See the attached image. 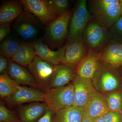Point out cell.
Here are the masks:
<instances>
[{
  "label": "cell",
  "instance_id": "obj_1",
  "mask_svg": "<svg viewBox=\"0 0 122 122\" xmlns=\"http://www.w3.org/2000/svg\"><path fill=\"white\" fill-rule=\"evenodd\" d=\"M86 4L92 18L108 30L122 15L120 0H90Z\"/></svg>",
  "mask_w": 122,
  "mask_h": 122
},
{
  "label": "cell",
  "instance_id": "obj_2",
  "mask_svg": "<svg viewBox=\"0 0 122 122\" xmlns=\"http://www.w3.org/2000/svg\"><path fill=\"white\" fill-rule=\"evenodd\" d=\"M87 0L77 1L70 20L67 43L82 41L83 33L92 18L87 8Z\"/></svg>",
  "mask_w": 122,
  "mask_h": 122
},
{
  "label": "cell",
  "instance_id": "obj_3",
  "mask_svg": "<svg viewBox=\"0 0 122 122\" xmlns=\"http://www.w3.org/2000/svg\"><path fill=\"white\" fill-rule=\"evenodd\" d=\"M82 41L90 50L99 54L111 41L109 30L92 18L85 28Z\"/></svg>",
  "mask_w": 122,
  "mask_h": 122
},
{
  "label": "cell",
  "instance_id": "obj_4",
  "mask_svg": "<svg viewBox=\"0 0 122 122\" xmlns=\"http://www.w3.org/2000/svg\"><path fill=\"white\" fill-rule=\"evenodd\" d=\"M74 88L73 84L51 88L45 94V102L48 109L56 113L62 109L74 105Z\"/></svg>",
  "mask_w": 122,
  "mask_h": 122
},
{
  "label": "cell",
  "instance_id": "obj_5",
  "mask_svg": "<svg viewBox=\"0 0 122 122\" xmlns=\"http://www.w3.org/2000/svg\"><path fill=\"white\" fill-rule=\"evenodd\" d=\"M73 10L59 16L48 25L46 36L49 43L53 47H59L67 39L69 25Z\"/></svg>",
  "mask_w": 122,
  "mask_h": 122
},
{
  "label": "cell",
  "instance_id": "obj_6",
  "mask_svg": "<svg viewBox=\"0 0 122 122\" xmlns=\"http://www.w3.org/2000/svg\"><path fill=\"white\" fill-rule=\"evenodd\" d=\"M27 68L41 90L45 94L50 89L55 65L36 56Z\"/></svg>",
  "mask_w": 122,
  "mask_h": 122
},
{
  "label": "cell",
  "instance_id": "obj_7",
  "mask_svg": "<svg viewBox=\"0 0 122 122\" xmlns=\"http://www.w3.org/2000/svg\"><path fill=\"white\" fill-rule=\"evenodd\" d=\"M61 64L75 71L88 54L90 50L83 41L66 43Z\"/></svg>",
  "mask_w": 122,
  "mask_h": 122
},
{
  "label": "cell",
  "instance_id": "obj_8",
  "mask_svg": "<svg viewBox=\"0 0 122 122\" xmlns=\"http://www.w3.org/2000/svg\"><path fill=\"white\" fill-rule=\"evenodd\" d=\"M36 18L28 11L24 10L15 20L14 29L20 37L25 40H30L36 36L39 32V26Z\"/></svg>",
  "mask_w": 122,
  "mask_h": 122
},
{
  "label": "cell",
  "instance_id": "obj_9",
  "mask_svg": "<svg viewBox=\"0 0 122 122\" xmlns=\"http://www.w3.org/2000/svg\"><path fill=\"white\" fill-rule=\"evenodd\" d=\"M73 84L74 88L73 105L85 108L97 92L93 86L91 79L82 78L75 75Z\"/></svg>",
  "mask_w": 122,
  "mask_h": 122
},
{
  "label": "cell",
  "instance_id": "obj_10",
  "mask_svg": "<svg viewBox=\"0 0 122 122\" xmlns=\"http://www.w3.org/2000/svg\"><path fill=\"white\" fill-rule=\"evenodd\" d=\"M45 99V94L41 90L20 86L12 95L3 99L9 105L15 106L25 103L44 102Z\"/></svg>",
  "mask_w": 122,
  "mask_h": 122
},
{
  "label": "cell",
  "instance_id": "obj_11",
  "mask_svg": "<svg viewBox=\"0 0 122 122\" xmlns=\"http://www.w3.org/2000/svg\"><path fill=\"white\" fill-rule=\"evenodd\" d=\"M24 10L34 15L43 24L49 25L58 17L49 10L46 0H21Z\"/></svg>",
  "mask_w": 122,
  "mask_h": 122
},
{
  "label": "cell",
  "instance_id": "obj_12",
  "mask_svg": "<svg viewBox=\"0 0 122 122\" xmlns=\"http://www.w3.org/2000/svg\"><path fill=\"white\" fill-rule=\"evenodd\" d=\"M7 73L19 85H27L41 90L29 70L11 60L9 61Z\"/></svg>",
  "mask_w": 122,
  "mask_h": 122
},
{
  "label": "cell",
  "instance_id": "obj_13",
  "mask_svg": "<svg viewBox=\"0 0 122 122\" xmlns=\"http://www.w3.org/2000/svg\"><path fill=\"white\" fill-rule=\"evenodd\" d=\"M100 62L98 54L90 50L75 71V75L82 78L91 79L98 70Z\"/></svg>",
  "mask_w": 122,
  "mask_h": 122
},
{
  "label": "cell",
  "instance_id": "obj_14",
  "mask_svg": "<svg viewBox=\"0 0 122 122\" xmlns=\"http://www.w3.org/2000/svg\"><path fill=\"white\" fill-rule=\"evenodd\" d=\"M18 114L21 122H36L48 109L45 102H34L20 106Z\"/></svg>",
  "mask_w": 122,
  "mask_h": 122
},
{
  "label": "cell",
  "instance_id": "obj_15",
  "mask_svg": "<svg viewBox=\"0 0 122 122\" xmlns=\"http://www.w3.org/2000/svg\"><path fill=\"white\" fill-rule=\"evenodd\" d=\"M100 61L114 67H122V42L111 41L99 54Z\"/></svg>",
  "mask_w": 122,
  "mask_h": 122
},
{
  "label": "cell",
  "instance_id": "obj_16",
  "mask_svg": "<svg viewBox=\"0 0 122 122\" xmlns=\"http://www.w3.org/2000/svg\"><path fill=\"white\" fill-rule=\"evenodd\" d=\"M109 110L106 97L97 92L85 107L84 117L93 119Z\"/></svg>",
  "mask_w": 122,
  "mask_h": 122
},
{
  "label": "cell",
  "instance_id": "obj_17",
  "mask_svg": "<svg viewBox=\"0 0 122 122\" xmlns=\"http://www.w3.org/2000/svg\"><path fill=\"white\" fill-rule=\"evenodd\" d=\"M34 48L37 56L54 65L61 64L65 50V46L56 51L51 50L41 42L36 41L30 44Z\"/></svg>",
  "mask_w": 122,
  "mask_h": 122
},
{
  "label": "cell",
  "instance_id": "obj_18",
  "mask_svg": "<svg viewBox=\"0 0 122 122\" xmlns=\"http://www.w3.org/2000/svg\"><path fill=\"white\" fill-rule=\"evenodd\" d=\"M20 1L7 0L1 4L0 7V24H10L24 12Z\"/></svg>",
  "mask_w": 122,
  "mask_h": 122
},
{
  "label": "cell",
  "instance_id": "obj_19",
  "mask_svg": "<svg viewBox=\"0 0 122 122\" xmlns=\"http://www.w3.org/2000/svg\"><path fill=\"white\" fill-rule=\"evenodd\" d=\"M75 71L63 64L55 65L54 72L51 80L50 89L62 87L73 81Z\"/></svg>",
  "mask_w": 122,
  "mask_h": 122
},
{
  "label": "cell",
  "instance_id": "obj_20",
  "mask_svg": "<svg viewBox=\"0 0 122 122\" xmlns=\"http://www.w3.org/2000/svg\"><path fill=\"white\" fill-rule=\"evenodd\" d=\"M84 112L85 108L73 105L56 113L53 122H81Z\"/></svg>",
  "mask_w": 122,
  "mask_h": 122
},
{
  "label": "cell",
  "instance_id": "obj_21",
  "mask_svg": "<svg viewBox=\"0 0 122 122\" xmlns=\"http://www.w3.org/2000/svg\"><path fill=\"white\" fill-rule=\"evenodd\" d=\"M37 56L34 48L30 44L21 43L19 49L11 61L28 67Z\"/></svg>",
  "mask_w": 122,
  "mask_h": 122
},
{
  "label": "cell",
  "instance_id": "obj_22",
  "mask_svg": "<svg viewBox=\"0 0 122 122\" xmlns=\"http://www.w3.org/2000/svg\"><path fill=\"white\" fill-rule=\"evenodd\" d=\"M20 85L12 79L7 72L0 75V96L2 99L10 97L16 91Z\"/></svg>",
  "mask_w": 122,
  "mask_h": 122
},
{
  "label": "cell",
  "instance_id": "obj_23",
  "mask_svg": "<svg viewBox=\"0 0 122 122\" xmlns=\"http://www.w3.org/2000/svg\"><path fill=\"white\" fill-rule=\"evenodd\" d=\"M21 43L12 37L5 38L1 42L0 46L1 55L11 60L19 49Z\"/></svg>",
  "mask_w": 122,
  "mask_h": 122
},
{
  "label": "cell",
  "instance_id": "obj_24",
  "mask_svg": "<svg viewBox=\"0 0 122 122\" xmlns=\"http://www.w3.org/2000/svg\"><path fill=\"white\" fill-rule=\"evenodd\" d=\"M46 5L50 12L57 17L71 10L68 0H46Z\"/></svg>",
  "mask_w": 122,
  "mask_h": 122
},
{
  "label": "cell",
  "instance_id": "obj_25",
  "mask_svg": "<svg viewBox=\"0 0 122 122\" xmlns=\"http://www.w3.org/2000/svg\"><path fill=\"white\" fill-rule=\"evenodd\" d=\"M109 110L111 111L120 112L122 106V96L118 93H109L106 97Z\"/></svg>",
  "mask_w": 122,
  "mask_h": 122
},
{
  "label": "cell",
  "instance_id": "obj_26",
  "mask_svg": "<svg viewBox=\"0 0 122 122\" xmlns=\"http://www.w3.org/2000/svg\"><path fill=\"white\" fill-rule=\"evenodd\" d=\"M108 30L111 41L122 42V15Z\"/></svg>",
  "mask_w": 122,
  "mask_h": 122
},
{
  "label": "cell",
  "instance_id": "obj_27",
  "mask_svg": "<svg viewBox=\"0 0 122 122\" xmlns=\"http://www.w3.org/2000/svg\"><path fill=\"white\" fill-rule=\"evenodd\" d=\"M0 122H21L14 113L7 109L1 99L0 101Z\"/></svg>",
  "mask_w": 122,
  "mask_h": 122
},
{
  "label": "cell",
  "instance_id": "obj_28",
  "mask_svg": "<svg viewBox=\"0 0 122 122\" xmlns=\"http://www.w3.org/2000/svg\"><path fill=\"white\" fill-rule=\"evenodd\" d=\"M103 117L105 122H122V115L120 112L109 110Z\"/></svg>",
  "mask_w": 122,
  "mask_h": 122
},
{
  "label": "cell",
  "instance_id": "obj_29",
  "mask_svg": "<svg viewBox=\"0 0 122 122\" xmlns=\"http://www.w3.org/2000/svg\"><path fill=\"white\" fill-rule=\"evenodd\" d=\"M55 113L48 109L45 113L36 122H53Z\"/></svg>",
  "mask_w": 122,
  "mask_h": 122
},
{
  "label": "cell",
  "instance_id": "obj_30",
  "mask_svg": "<svg viewBox=\"0 0 122 122\" xmlns=\"http://www.w3.org/2000/svg\"><path fill=\"white\" fill-rule=\"evenodd\" d=\"M10 24L0 25V42H1L11 32Z\"/></svg>",
  "mask_w": 122,
  "mask_h": 122
},
{
  "label": "cell",
  "instance_id": "obj_31",
  "mask_svg": "<svg viewBox=\"0 0 122 122\" xmlns=\"http://www.w3.org/2000/svg\"><path fill=\"white\" fill-rule=\"evenodd\" d=\"M8 59L2 55L0 56V74L7 72L9 63Z\"/></svg>",
  "mask_w": 122,
  "mask_h": 122
},
{
  "label": "cell",
  "instance_id": "obj_32",
  "mask_svg": "<svg viewBox=\"0 0 122 122\" xmlns=\"http://www.w3.org/2000/svg\"><path fill=\"white\" fill-rule=\"evenodd\" d=\"M93 122H105L103 116L94 119H93Z\"/></svg>",
  "mask_w": 122,
  "mask_h": 122
},
{
  "label": "cell",
  "instance_id": "obj_33",
  "mask_svg": "<svg viewBox=\"0 0 122 122\" xmlns=\"http://www.w3.org/2000/svg\"><path fill=\"white\" fill-rule=\"evenodd\" d=\"M93 119L84 117L81 122H93Z\"/></svg>",
  "mask_w": 122,
  "mask_h": 122
},
{
  "label": "cell",
  "instance_id": "obj_34",
  "mask_svg": "<svg viewBox=\"0 0 122 122\" xmlns=\"http://www.w3.org/2000/svg\"><path fill=\"white\" fill-rule=\"evenodd\" d=\"M120 5H121V6L122 7V0H120Z\"/></svg>",
  "mask_w": 122,
  "mask_h": 122
},
{
  "label": "cell",
  "instance_id": "obj_35",
  "mask_svg": "<svg viewBox=\"0 0 122 122\" xmlns=\"http://www.w3.org/2000/svg\"><path fill=\"white\" fill-rule=\"evenodd\" d=\"M120 113H121V114H122V110H121V112H120Z\"/></svg>",
  "mask_w": 122,
  "mask_h": 122
},
{
  "label": "cell",
  "instance_id": "obj_36",
  "mask_svg": "<svg viewBox=\"0 0 122 122\" xmlns=\"http://www.w3.org/2000/svg\"></svg>",
  "mask_w": 122,
  "mask_h": 122
}]
</instances>
